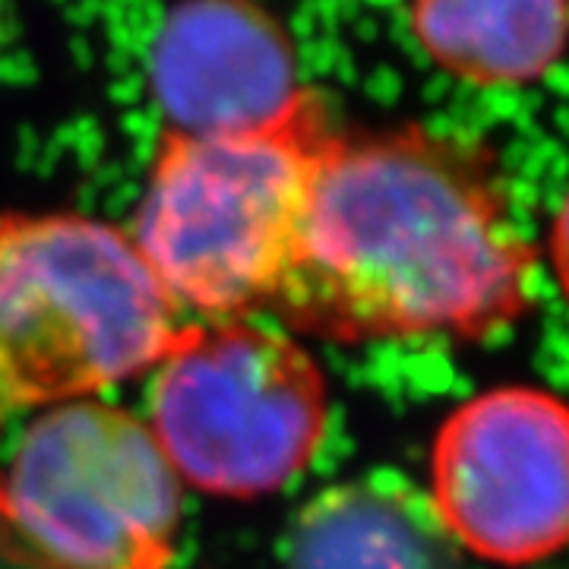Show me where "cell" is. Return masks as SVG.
Segmentation results:
<instances>
[{
	"mask_svg": "<svg viewBox=\"0 0 569 569\" xmlns=\"http://www.w3.org/2000/svg\"><path fill=\"white\" fill-rule=\"evenodd\" d=\"M142 569H164V567H142Z\"/></svg>",
	"mask_w": 569,
	"mask_h": 569,
	"instance_id": "10",
	"label": "cell"
},
{
	"mask_svg": "<svg viewBox=\"0 0 569 569\" xmlns=\"http://www.w3.org/2000/svg\"><path fill=\"white\" fill-rule=\"evenodd\" d=\"M567 408L545 389H490L452 411L430 459V503L459 548L503 567L563 548Z\"/></svg>",
	"mask_w": 569,
	"mask_h": 569,
	"instance_id": "6",
	"label": "cell"
},
{
	"mask_svg": "<svg viewBox=\"0 0 569 569\" xmlns=\"http://www.w3.org/2000/svg\"><path fill=\"white\" fill-rule=\"evenodd\" d=\"M535 247L488 152L425 127L329 137L301 244L269 301L339 346L485 339L531 305Z\"/></svg>",
	"mask_w": 569,
	"mask_h": 569,
	"instance_id": "1",
	"label": "cell"
},
{
	"mask_svg": "<svg viewBox=\"0 0 569 569\" xmlns=\"http://www.w3.org/2000/svg\"><path fill=\"white\" fill-rule=\"evenodd\" d=\"M152 437L178 481L263 497L298 478L326 437V380L291 336L222 320L183 329L156 365Z\"/></svg>",
	"mask_w": 569,
	"mask_h": 569,
	"instance_id": "4",
	"label": "cell"
},
{
	"mask_svg": "<svg viewBox=\"0 0 569 569\" xmlns=\"http://www.w3.org/2000/svg\"><path fill=\"white\" fill-rule=\"evenodd\" d=\"M430 61L478 86H526L560 61L567 0H411Z\"/></svg>",
	"mask_w": 569,
	"mask_h": 569,
	"instance_id": "9",
	"label": "cell"
},
{
	"mask_svg": "<svg viewBox=\"0 0 569 569\" xmlns=\"http://www.w3.org/2000/svg\"><path fill=\"white\" fill-rule=\"evenodd\" d=\"M152 96L174 133L222 137L305 111L291 41L250 0H183L152 44Z\"/></svg>",
	"mask_w": 569,
	"mask_h": 569,
	"instance_id": "7",
	"label": "cell"
},
{
	"mask_svg": "<svg viewBox=\"0 0 569 569\" xmlns=\"http://www.w3.org/2000/svg\"><path fill=\"white\" fill-rule=\"evenodd\" d=\"M288 569H459L430 493L396 471L326 488L288 538Z\"/></svg>",
	"mask_w": 569,
	"mask_h": 569,
	"instance_id": "8",
	"label": "cell"
},
{
	"mask_svg": "<svg viewBox=\"0 0 569 569\" xmlns=\"http://www.w3.org/2000/svg\"><path fill=\"white\" fill-rule=\"evenodd\" d=\"M326 142L313 104L266 130L164 137L130 241L174 305L219 320L269 307L301 244Z\"/></svg>",
	"mask_w": 569,
	"mask_h": 569,
	"instance_id": "2",
	"label": "cell"
},
{
	"mask_svg": "<svg viewBox=\"0 0 569 569\" xmlns=\"http://www.w3.org/2000/svg\"><path fill=\"white\" fill-rule=\"evenodd\" d=\"M181 332L121 228L73 212L0 219V427L137 377Z\"/></svg>",
	"mask_w": 569,
	"mask_h": 569,
	"instance_id": "3",
	"label": "cell"
},
{
	"mask_svg": "<svg viewBox=\"0 0 569 569\" xmlns=\"http://www.w3.org/2000/svg\"><path fill=\"white\" fill-rule=\"evenodd\" d=\"M181 481L149 425L118 406L73 399L20 433L0 478V526L36 569L164 567Z\"/></svg>",
	"mask_w": 569,
	"mask_h": 569,
	"instance_id": "5",
	"label": "cell"
}]
</instances>
